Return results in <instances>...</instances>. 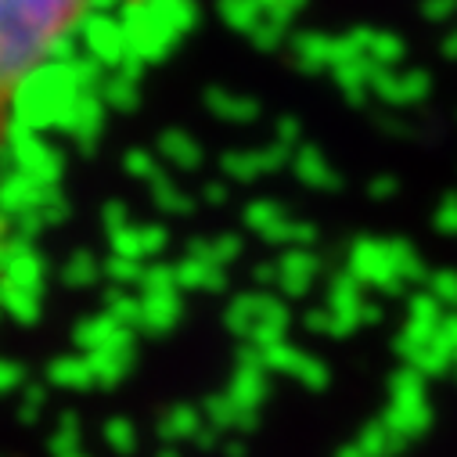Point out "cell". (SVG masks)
<instances>
[{"label":"cell","mask_w":457,"mask_h":457,"mask_svg":"<svg viewBox=\"0 0 457 457\" xmlns=\"http://www.w3.org/2000/svg\"><path fill=\"white\" fill-rule=\"evenodd\" d=\"M101 0H0V134L65 65Z\"/></svg>","instance_id":"obj_1"}]
</instances>
